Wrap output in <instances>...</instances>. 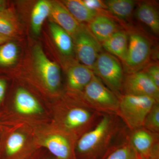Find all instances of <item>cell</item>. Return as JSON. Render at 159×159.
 <instances>
[{
    "label": "cell",
    "mask_w": 159,
    "mask_h": 159,
    "mask_svg": "<svg viewBox=\"0 0 159 159\" xmlns=\"http://www.w3.org/2000/svg\"><path fill=\"white\" fill-rule=\"evenodd\" d=\"M130 130L117 115H104L93 128L77 140L79 159H104L128 140Z\"/></svg>",
    "instance_id": "obj_1"
},
{
    "label": "cell",
    "mask_w": 159,
    "mask_h": 159,
    "mask_svg": "<svg viewBox=\"0 0 159 159\" xmlns=\"http://www.w3.org/2000/svg\"><path fill=\"white\" fill-rule=\"evenodd\" d=\"M143 127L152 132L159 134V102H156L148 111Z\"/></svg>",
    "instance_id": "obj_25"
},
{
    "label": "cell",
    "mask_w": 159,
    "mask_h": 159,
    "mask_svg": "<svg viewBox=\"0 0 159 159\" xmlns=\"http://www.w3.org/2000/svg\"><path fill=\"white\" fill-rule=\"evenodd\" d=\"M104 159H142L128 140L112 152Z\"/></svg>",
    "instance_id": "obj_24"
},
{
    "label": "cell",
    "mask_w": 159,
    "mask_h": 159,
    "mask_svg": "<svg viewBox=\"0 0 159 159\" xmlns=\"http://www.w3.org/2000/svg\"><path fill=\"white\" fill-rule=\"evenodd\" d=\"M33 54L35 66L44 84L50 90H57L61 82L59 66L47 57L39 45L34 47Z\"/></svg>",
    "instance_id": "obj_10"
},
{
    "label": "cell",
    "mask_w": 159,
    "mask_h": 159,
    "mask_svg": "<svg viewBox=\"0 0 159 159\" xmlns=\"http://www.w3.org/2000/svg\"><path fill=\"white\" fill-rule=\"evenodd\" d=\"M6 9V1L0 0V11Z\"/></svg>",
    "instance_id": "obj_31"
},
{
    "label": "cell",
    "mask_w": 159,
    "mask_h": 159,
    "mask_svg": "<svg viewBox=\"0 0 159 159\" xmlns=\"http://www.w3.org/2000/svg\"><path fill=\"white\" fill-rule=\"evenodd\" d=\"M81 92L84 105L104 115H117L119 97L96 75Z\"/></svg>",
    "instance_id": "obj_2"
},
{
    "label": "cell",
    "mask_w": 159,
    "mask_h": 159,
    "mask_svg": "<svg viewBox=\"0 0 159 159\" xmlns=\"http://www.w3.org/2000/svg\"><path fill=\"white\" fill-rule=\"evenodd\" d=\"M127 55L124 62L128 74L140 71L148 61L150 46L147 39L140 34H132L128 40Z\"/></svg>",
    "instance_id": "obj_9"
},
{
    "label": "cell",
    "mask_w": 159,
    "mask_h": 159,
    "mask_svg": "<svg viewBox=\"0 0 159 159\" xmlns=\"http://www.w3.org/2000/svg\"><path fill=\"white\" fill-rule=\"evenodd\" d=\"M51 16L54 22L74 36L79 31L80 26L70 11L59 2H51Z\"/></svg>",
    "instance_id": "obj_12"
},
{
    "label": "cell",
    "mask_w": 159,
    "mask_h": 159,
    "mask_svg": "<svg viewBox=\"0 0 159 159\" xmlns=\"http://www.w3.org/2000/svg\"><path fill=\"white\" fill-rule=\"evenodd\" d=\"M129 141L142 159H159V134L142 126L130 130Z\"/></svg>",
    "instance_id": "obj_6"
},
{
    "label": "cell",
    "mask_w": 159,
    "mask_h": 159,
    "mask_svg": "<svg viewBox=\"0 0 159 159\" xmlns=\"http://www.w3.org/2000/svg\"><path fill=\"white\" fill-rule=\"evenodd\" d=\"M93 70L98 78L114 93L119 97L122 95L124 77L123 70L120 62L114 56L107 53L99 54Z\"/></svg>",
    "instance_id": "obj_5"
},
{
    "label": "cell",
    "mask_w": 159,
    "mask_h": 159,
    "mask_svg": "<svg viewBox=\"0 0 159 159\" xmlns=\"http://www.w3.org/2000/svg\"><path fill=\"white\" fill-rule=\"evenodd\" d=\"M89 30L98 41L103 42L117 32L116 24L105 16L97 15L89 22Z\"/></svg>",
    "instance_id": "obj_14"
},
{
    "label": "cell",
    "mask_w": 159,
    "mask_h": 159,
    "mask_svg": "<svg viewBox=\"0 0 159 159\" xmlns=\"http://www.w3.org/2000/svg\"><path fill=\"white\" fill-rule=\"evenodd\" d=\"M6 90V83L3 80L0 79V102L5 96Z\"/></svg>",
    "instance_id": "obj_29"
},
{
    "label": "cell",
    "mask_w": 159,
    "mask_h": 159,
    "mask_svg": "<svg viewBox=\"0 0 159 159\" xmlns=\"http://www.w3.org/2000/svg\"><path fill=\"white\" fill-rule=\"evenodd\" d=\"M14 102L16 110L23 115L39 113L42 111L40 105L36 99L23 89H18L16 91Z\"/></svg>",
    "instance_id": "obj_16"
},
{
    "label": "cell",
    "mask_w": 159,
    "mask_h": 159,
    "mask_svg": "<svg viewBox=\"0 0 159 159\" xmlns=\"http://www.w3.org/2000/svg\"><path fill=\"white\" fill-rule=\"evenodd\" d=\"M25 137L20 133H14L8 138L6 142V151L8 156L14 155L23 148Z\"/></svg>",
    "instance_id": "obj_26"
},
{
    "label": "cell",
    "mask_w": 159,
    "mask_h": 159,
    "mask_svg": "<svg viewBox=\"0 0 159 159\" xmlns=\"http://www.w3.org/2000/svg\"><path fill=\"white\" fill-rule=\"evenodd\" d=\"M65 112L62 120L63 128L76 134L77 139L93 128L104 115L82 103L68 108Z\"/></svg>",
    "instance_id": "obj_4"
},
{
    "label": "cell",
    "mask_w": 159,
    "mask_h": 159,
    "mask_svg": "<svg viewBox=\"0 0 159 159\" xmlns=\"http://www.w3.org/2000/svg\"><path fill=\"white\" fill-rule=\"evenodd\" d=\"M157 87L159 88V66L158 65L153 64L148 66L145 71Z\"/></svg>",
    "instance_id": "obj_27"
},
{
    "label": "cell",
    "mask_w": 159,
    "mask_h": 159,
    "mask_svg": "<svg viewBox=\"0 0 159 159\" xmlns=\"http://www.w3.org/2000/svg\"><path fill=\"white\" fill-rule=\"evenodd\" d=\"M121 94L151 97L159 102V88L144 71L128 74L124 77Z\"/></svg>",
    "instance_id": "obj_7"
},
{
    "label": "cell",
    "mask_w": 159,
    "mask_h": 159,
    "mask_svg": "<svg viewBox=\"0 0 159 159\" xmlns=\"http://www.w3.org/2000/svg\"><path fill=\"white\" fill-rule=\"evenodd\" d=\"M68 136L58 133L48 137L43 145L57 159H73L75 147Z\"/></svg>",
    "instance_id": "obj_11"
},
{
    "label": "cell",
    "mask_w": 159,
    "mask_h": 159,
    "mask_svg": "<svg viewBox=\"0 0 159 159\" xmlns=\"http://www.w3.org/2000/svg\"><path fill=\"white\" fill-rule=\"evenodd\" d=\"M49 28L54 42L60 51L64 55H70L74 48L71 35L54 22L50 23Z\"/></svg>",
    "instance_id": "obj_17"
},
{
    "label": "cell",
    "mask_w": 159,
    "mask_h": 159,
    "mask_svg": "<svg viewBox=\"0 0 159 159\" xmlns=\"http://www.w3.org/2000/svg\"><path fill=\"white\" fill-rule=\"evenodd\" d=\"M63 4L78 22H90L97 15V11L89 9L80 0H67Z\"/></svg>",
    "instance_id": "obj_18"
},
{
    "label": "cell",
    "mask_w": 159,
    "mask_h": 159,
    "mask_svg": "<svg viewBox=\"0 0 159 159\" xmlns=\"http://www.w3.org/2000/svg\"><path fill=\"white\" fill-rule=\"evenodd\" d=\"M82 1L84 5L89 9L97 11V12L103 8L104 6L103 3L99 0H84Z\"/></svg>",
    "instance_id": "obj_28"
},
{
    "label": "cell",
    "mask_w": 159,
    "mask_h": 159,
    "mask_svg": "<svg viewBox=\"0 0 159 159\" xmlns=\"http://www.w3.org/2000/svg\"><path fill=\"white\" fill-rule=\"evenodd\" d=\"M119 98L117 115L130 131L142 127L148 111L159 102L145 96L121 95Z\"/></svg>",
    "instance_id": "obj_3"
},
{
    "label": "cell",
    "mask_w": 159,
    "mask_h": 159,
    "mask_svg": "<svg viewBox=\"0 0 159 159\" xmlns=\"http://www.w3.org/2000/svg\"><path fill=\"white\" fill-rule=\"evenodd\" d=\"M51 2L48 1L40 0L35 4L31 16V27L34 34H39L43 24L51 15Z\"/></svg>",
    "instance_id": "obj_19"
},
{
    "label": "cell",
    "mask_w": 159,
    "mask_h": 159,
    "mask_svg": "<svg viewBox=\"0 0 159 159\" xmlns=\"http://www.w3.org/2000/svg\"><path fill=\"white\" fill-rule=\"evenodd\" d=\"M10 39H11V37L0 34V46L3 44L5 43Z\"/></svg>",
    "instance_id": "obj_30"
},
{
    "label": "cell",
    "mask_w": 159,
    "mask_h": 159,
    "mask_svg": "<svg viewBox=\"0 0 159 159\" xmlns=\"http://www.w3.org/2000/svg\"><path fill=\"white\" fill-rule=\"evenodd\" d=\"M74 37L78 59L82 65L93 70L100 51L99 41L90 31L83 25L80 26Z\"/></svg>",
    "instance_id": "obj_8"
},
{
    "label": "cell",
    "mask_w": 159,
    "mask_h": 159,
    "mask_svg": "<svg viewBox=\"0 0 159 159\" xmlns=\"http://www.w3.org/2000/svg\"><path fill=\"white\" fill-rule=\"evenodd\" d=\"M137 16L142 23L148 26L153 32L158 34L159 18L157 11L153 6L147 3L140 5L137 9Z\"/></svg>",
    "instance_id": "obj_20"
},
{
    "label": "cell",
    "mask_w": 159,
    "mask_h": 159,
    "mask_svg": "<svg viewBox=\"0 0 159 159\" xmlns=\"http://www.w3.org/2000/svg\"><path fill=\"white\" fill-rule=\"evenodd\" d=\"M18 48L14 43H5L0 46V66L14 64L18 57Z\"/></svg>",
    "instance_id": "obj_23"
},
{
    "label": "cell",
    "mask_w": 159,
    "mask_h": 159,
    "mask_svg": "<svg viewBox=\"0 0 159 159\" xmlns=\"http://www.w3.org/2000/svg\"><path fill=\"white\" fill-rule=\"evenodd\" d=\"M17 23L13 13L8 9L0 11V34L11 37L17 31Z\"/></svg>",
    "instance_id": "obj_22"
},
{
    "label": "cell",
    "mask_w": 159,
    "mask_h": 159,
    "mask_svg": "<svg viewBox=\"0 0 159 159\" xmlns=\"http://www.w3.org/2000/svg\"><path fill=\"white\" fill-rule=\"evenodd\" d=\"M102 43L103 48L110 54L116 55L125 61L128 46V36L125 32L117 31Z\"/></svg>",
    "instance_id": "obj_15"
},
{
    "label": "cell",
    "mask_w": 159,
    "mask_h": 159,
    "mask_svg": "<svg viewBox=\"0 0 159 159\" xmlns=\"http://www.w3.org/2000/svg\"><path fill=\"white\" fill-rule=\"evenodd\" d=\"M105 4L111 12L122 19L129 17L134 7V2L132 0H109Z\"/></svg>",
    "instance_id": "obj_21"
},
{
    "label": "cell",
    "mask_w": 159,
    "mask_h": 159,
    "mask_svg": "<svg viewBox=\"0 0 159 159\" xmlns=\"http://www.w3.org/2000/svg\"><path fill=\"white\" fill-rule=\"evenodd\" d=\"M93 71L83 65H75L67 73L68 85L71 89L82 92L94 77Z\"/></svg>",
    "instance_id": "obj_13"
}]
</instances>
